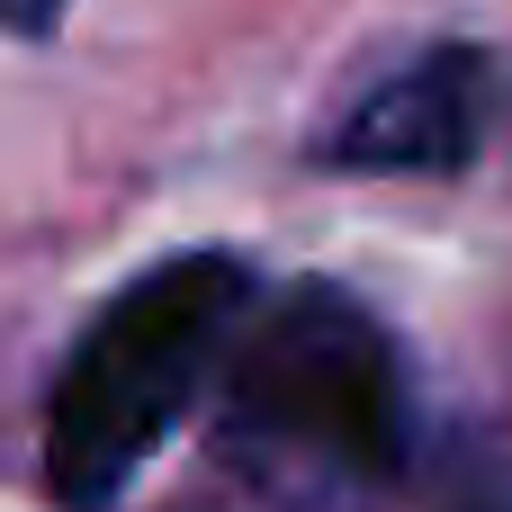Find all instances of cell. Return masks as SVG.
I'll use <instances>...</instances> for the list:
<instances>
[{"label": "cell", "instance_id": "cell-3", "mask_svg": "<svg viewBox=\"0 0 512 512\" xmlns=\"http://www.w3.org/2000/svg\"><path fill=\"white\" fill-rule=\"evenodd\" d=\"M486 117H495V63L477 45H432L387 81H369L324 126L315 153L351 180H459L486 153Z\"/></svg>", "mask_w": 512, "mask_h": 512}, {"label": "cell", "instance_id": "cell-1", "mask_svg": "<svg viewBox=\"0 0 512 512\" xmlns=\"http://www.w3.org/2000/svg\"><path fill=\"white\" fill-rule=\"evenodd\" d=\"M216 441L279 495L360 504L414 468V369L369 297L297 279L252 297L216 369Z\"/></svg>", "mask_w": 512, "mask_h": 512}, {"label": "cell", "instance_id": "cell-2", "mask_svg": "<svg viewBox=\"0 0 512 512\" xmlns=\"http://www.w3.org/2000/svg\"><path fill=\"white\" fill-rule=\"evenodd\" d=\"M261 279L243 252H171L135 270L63 351L45 387L36 468L54 512H117L135 477L162 459V441L198 414V396L225 369L234 324L252 315Z\"/></svg>", "mask_w": 512, "mask_h": 512}]
</instances>
